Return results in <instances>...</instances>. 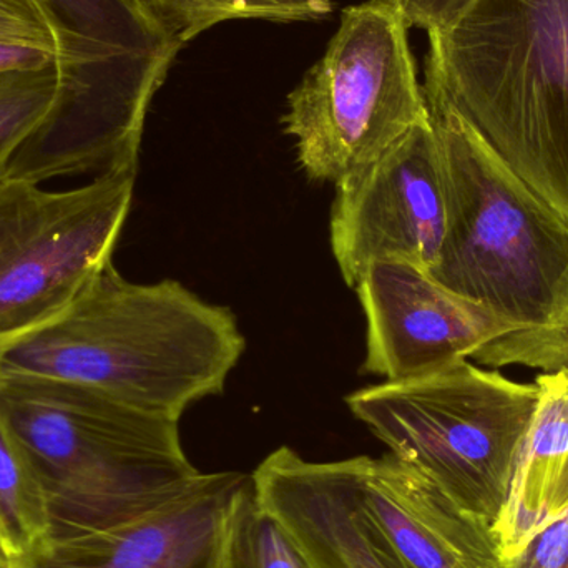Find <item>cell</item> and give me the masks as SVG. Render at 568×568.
Segmentation results:
<instances>
[{"instance_id": "1", "label": "cell", "mask_w": 568, "mask_h": 568, "mask_svg": "<svg viewBox=\"0 0 568 568\" xmlns=\"http://www.w3.org/2000/svg\"><path fill=\"white\" fill-rule=\"evenodd\" d=\"M245 347L229 307L173 280L129 282L112 262L59 316L0 344V377L77 384L180 420L223 393Z\"/></svg>"}, {"instance_id": "2", "label": "cell", "mask_w": 568, "mask_h": 568, "mask_svg": "<svg viewBox=\"0 0 568 568\" xmlns=\"http://www.w3.org/2000/svg\"><path fill=\"white\" fill-rule=\"evenodd\" d=\"M446 190V235L429 275L516 329L514 366L568 364V223L453 110L427 100Z\"/></svg>"}, {"instance_id": "3", "label": "cell", "mask_w": 568, "mask_h": 568, "mask_svg": "<svg viewBox=\"0 0 568 568\" xmlns=\"http://www.w3.org/2000/svg\"><path fill=\"white\" fill-rule=\"evenodd\" d=\"M427 36L426 100L568 223V0H476Z\"/></svg>"}, {"instance_id": "4", "label": "cell", "mask_w": 568, "mask_h": 568, "mask_svg": "<svg viewBox=\"0 0 568 568\" xmlns=\"http://www.w3.org/2000/svg\"><path fill=\"white\" fill-rule=\"evenodd\" d=\"M0 416L40 480L50 537L122 526L202 480L180 420L62 381L0 377Z\"/></svg>"}, {"instance_id": "5", "label": "cell", "mask_w": 568, "mask_h": 568, "mask_svg": "<svg viewBox=\"0 0 568 568\" xmlns=\"http://www.w3.org/2000/svg\"><path fill=\"white\" fill-rule=\"evenodd\" d=\"M537 384L464 359L346 397L356 419L457 506L496 529L536 413Z\"/></svg>"}, {"instance_id": "6", "label": "cell", "mask_w": 568, "mask_h": 568, "mask_svg": "<svg viewBox=\"0 0 568 568\" xmlns=\"http://www.w3.org/2000/svg\"><path fill=\"white\" fill-rule=\"evenodd\" d=\"M396 0L347 7L324 55L287 97L284 132L313 182H343L429 116Z\"/></svg>"}, {"instance_id": "7", "label": "cell", "mask_w": 568, "mask_h": 568, "mask_svg": "<svg viewBox=\"0 0 568 568\" xmlns=\"http://www.w3.org/2000/svg\"><path fill=\"white\" fill-rule=\"evenodd\" d=\"M60 43V93L37 132L65 162L95 165L142 145L146 113L182 43L133 0H39Z\"/></svg>"}, {"instance_id": "8", "label": "cell", "mask_w": 568, "mask_h": 568, "mask_svg": "<svg viewBox=\"0 0 568 568\" xmlns=\"http://www.w3.org/2000/svg\"><path fill=\"white\" fill-rule=\"evenodd\" d=\"M139 165L50 192L0 175V344L59 316L112 263Z\"/></svg>"}, {"instance_id": "9", "label": "cell", "mask_w": 568, "mask_h": 568, "mask_svg": "<svg viewBox=\"0 0 568 568\" xmlns=\"http://www.w3.org/2000/svg\"><path fill=\"white\" fill-rule=\"evenodd\" d=\"M446 222L443 163L429 113L376 162L336 183L329 239L344 283L356 287L379 262L429 272Z\"/></svg>"}, {"instance_id": "10", "label": "cell", "mask_w": 568, "mask_h": 568, "mask_svg": "<svg viewBox=\"0 0 568 568\" xmlns=\"http://www.w3.org/2000/svg\"><path fill=\"white\" fill-rule=\"evenodd\" d=\"M354 290L367 321L363 369L386 383L417 379L464 359L490 369L514 366L516 329L419 266L374 263Z\"/></svg>"}, {"instance_id": "11", "label": "cell", "mask_w": 568, "mask_h": 568, "mask_svg": "<svg viewBox=\"0 0 568 568\" xmlns=\"http://www.w3.org/2000/svg\"><path fill=\"white\" fill-rule=\"evenodd\" d=\"M242 473L203 474L190 493L122 526L49 537L12 568H220Z\"/></svg>"}, {"instance_id": "12", "label": "cell", "mask_w": 568, "mask_h": 568, "mask_svg": "<svg viewBox=\"0 0 568 568\" xmlns=\"http://www.w3.org/2000/svg\"><path fill=\"white\" fill-rule=\"evenodd\" d=\"M252 480L314 568H400L364 510L359 457L311 463L283 446Z\"/></svg>"}, {"instance_id": "13", "label": "cell", "mask_w": 568, "mask_h": 568, "mask_svg": "<svg viewBox=\"0 0 568 568\" xmlns=\"http://www.w3.org/2000/svg\"><path fill=\"white\" fill-rule=\"evenodd\" d=\"M371 526L400 568H504L493 527L403 460L359 456Z\"/></svg>"}, {"instance_id": "14", "label": "cell", "mask_w": 568, "mask_h": 568, "mask_svg": "<svg viewBox=\"0 0 568 568\" xmlns=\"http://www.w3.org/2000/svg\"><path fill=\"white\" fill-rule=\"evenodd\" d=\"M536 413L496 532L504 560L568 510V364L540 373Z\"/></svg>"}, {"instance_id": "15", "label": "cell", "mask_w": 568, "mask_h": 568, "mask_svg": "<svg viewBox=\"0 0 568 568\" xmlns=\"http://www.w3.org/2000/svg\"><path fill=\"white\" fill-rule=\"evenodd\" d=\"M50 532L52 520L40 480L0 416V546L10 567L40 549Z\"/></svg>"}, {"instance_id": "16", "label": "cell", "mask_w": 568, "mask_h": 568, "mask_svg": "<svg viewBox=\"0 0 568 568\" xmlns=\"http://www.w3.org/2000/svg\"><path fill=\"white\" fill-rule=\"evenodd\" d=\"M220 568H314L282 520L263 506L252 476L230 506Z\"/></svg>"}, {"instance_id": "17", "label": "cell", "mask_w": 568, "mask_h": 568, "mask_svg": "<svg viewBox=\"0 0 568 568\" xmlns=\"http://www.w3.org/2000/svg\"><path fill=\"white\" fill-rule=\"evenodd\" d=\"M143 7L160 29L185 45L216 23L236 19L301 22L323 19L333 9L331 0H143Z\"/></svg>"}, {"instance_id": "18", "label": "cell", "mask_w": 568, "mask_h": 568, "mask_svg": "<svg viewBox=\"0 0 568 568\" xmlns=\"http://www.w3.org/2000/svg\"><path fill=\"white\" fill-rule=\"evenodd\" d=\"M59 93L57 63L0 72V175L26 140L42 125Z\"/></svg>"}, {"instance_id": "19", "label": "cell", "mask_w": 568, "mask_h": 568, "mask_svg": "<svg viewBox=\"0 0 568 568\" xmlns=\"http://www.w3.org/2000/svg\"><path fill=\"white\" fill-rule=\"evenodd\" d=\"M62 63V43L39 0H0V72Z\"/></svg>"}, {"instance_id": "20", "label": "cell", "mask_w": 568, "mask_h": 568, "mask_svg": "<svg viewBox=\"0 0 568 568\" xmlns=\"http://www.w3.org/2000/svg\"><path fill=\"white\" fill-rule=\"evenodd\" d=\"M504 568H568V510L504 560Z\"/></svg>"}, {"instance_id": "21", "label": "cell", "mask_w": 568, "mask_h": 568, "mask_svg": "<svg viewBox=\"0 0 568 568\" xmlns=\"http://www.w3.org/2000/svg\"><path fill=\"white\" fill-rule=\"evenodd\" d=\"M407 26L427 33L453 26L476 0H396Z\"/></svg>"}, {"instance_id": "22", "label": "cell", "mask_w": 568, "mask_h": 568, "mask_svg": "<svg viewBox=\"0 0 568 568\" xmlns=\"http://www.w3.org/2000/svg\"><path fill=\"white\" fill-rule=\"evenodd\" d=\"M0 568H12L10 567L9 559H7L6 552H3L2 546H0Z\"/></svg>"}, {"instance_id": "23", "label": "cell", "mask_w": 568, "mask_h": 568, "mask_svg": "<svg viewBox=\"0 0 568 568\" xmlns=\"http://www.w3.org/2000/svg\"><path fill=\"white\" fill-rule=\"evenodd\" d=\"M133 2H136V3H139V6L143 7V0H133ZM143 9H145V7H143ZM149 16H150V13H149Z\"/></svg>"}]
</instances>
